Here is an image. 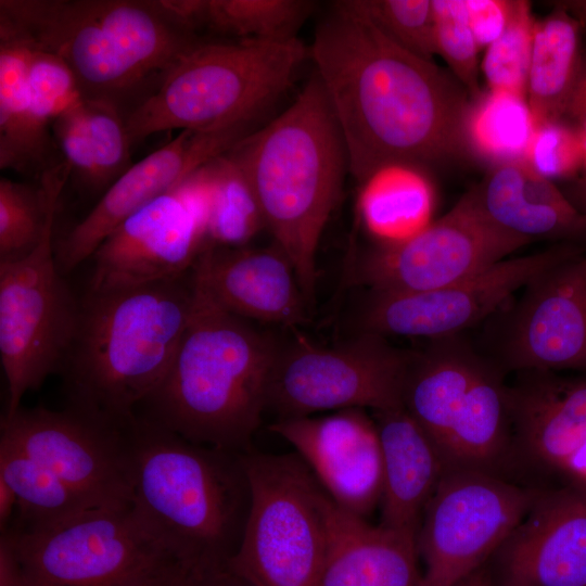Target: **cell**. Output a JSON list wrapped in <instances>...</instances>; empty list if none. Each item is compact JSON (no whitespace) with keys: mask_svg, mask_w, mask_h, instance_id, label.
Listing matches in <instances>:
<instances>
[{"mask_svg":"<svg viewBox=\"0 0 586 586\" xmlns=\"http://www.w3.org/2000/svg\"><path fill=\"white\" fill-rule=\"evenodd\" d=\"M342 133L348 171L361 183L381 167L458 161L469 152V93L433 61L385 36L336 1L309 49Z\"/></svg>","mask_w":586,"mask_h":586,"instance_id":"obj_1","label":"cell"},{"mask_svg":"<svg viewBox=\"0 0 586 586\" xmlns=\"http://www.w3.org/2000/svg\"><path fill=\"white\" fill-rule=\"evenodd\" d=\"M0 40L61 59L82 97L120 110L201 41L160 0H1Z\"/></svg>","mask_w":586,"mask_h":586,"instance_id":"obj_2","label":"cell"},{"mask_svg":"<svg viewBox=\"0 0 586 586\" xmlns=\"http://www.w3.org/2000/svg\"><path fill=\"white\" fill-rule=\"evenodd\" d=\"M194 301L192 270L169 280L87 291L60 370L66 407L128 425L166 375Z\"/></svg>","mask_w":586,"mask_h":586,"instance_id":"obj_3","label":"cell"},{"mask_svg":"<svg viewBox=\"0 0 586 586\" xmlns=\"http://www.w3.org/2000/svg\"><path fill=\"white\" fill-rule=\"evenodd\" d=\"M131 505L169 557L203 575L228 569L251 507L243 454L131 421Z\"/></svg>","mask_w":586,"mask_h":586,"instance_id":"obj_4","label":"cell"},{"mask_svg":"<svg viewBox=\"0 0 586 586\" xmlns=\"http://www.w3.org/2000/svg\"><path fill=\"white\" fill-rule=\"evenodd\" d=\"M194 283L189 324L140 417L192 443L246 453L267 408L279 348Z\"/></svg>","mask_w":586,"mask_h":586,"instance_id":"obj_5","label":"cell"},{"mask_svg":"<svg viewBox=\"0 0 586 586\" xmlns=\"http://www.w3.org/2000/svg\"><path fill=\"white\" fill-rule=\"evenodd\" d=\"M228 154L249 180L265 226L308 301L315 291L319 241L348 170L342 133L317 75L284 112Z\"/></svg>","mask_w":586,"mask_h":586,"instance_id":"obj_6","label":"cell"},{"mask_svg":"<svg viewBox=\"0 0 586 586\" xmlns=\"http://www.w3.org/2000/svg\"><path fill=\"white\" fill-rule=\"evenodd\" d=\"M309 55L290 40L200 41L130 110L131 144L160 131H213L253 122L292 84Z\"/></svg>","mask_w":586,"mask_h":586,"instance_id":"obj_7","label":"cell"},{"mask_svg":"<svg viewBox=\"0 0 586 586\" xmlns=\"http://www.w3.org/2000/svg\"><path fill=\"white\" fill-rule=\"evenodd\" d=\"M403 407L430 436L446 471L504 475L512 462L509 384L459 337L412 354Z\"/></svg>","mask_w":586,"mask_h":586,"instance_id":"obj_8","label":"cell"},{"mask_svg":"<svg viewBox=\"0 0 586 586\" xmlns=\"http://www.w3.org/2000/svg\"><path fill=\"white\" fill-rule=\"evenodd\" d=\"M251 507L228 569L251 586H320L331 498L297 454L249 450Z\"/></svg>","mask_w":586,"mask_h":586,"instance_id":"obj_9","label":"cell"},{"mask_svg":"<svg viewBox=\"0 0 586 586\" xmlns=\"http://www.w3.org/2000/svg\"><path fill=\"white\" fill-rule=\"evenodd\" d=\"M51 222L25 256L0 260V359L8 384L4 416L24 395L60 371L72 346L80 310L60 271Z\"/></svg>","mask_w":586,"mask_h":586,"instance_id":"obj_10","label":"cell"},{"mask_svg":"<svg viewBox=\"0 0 586 586\" xmlns=\"http://www.w3.org/2000/svg\"><path fill=\"white\" fill-rule=\"evenodd\" d=\"M411 357V352L373 333L362 332L334 347L301 340L279 349L267 408L278 419H288L348 408L381 411L403 407Z\"/></svg>","mask_w":586,"mask_h":586,"instance_id":"obj_11","label":"cell"},{"mask_svg":"<svg viewBox=\"0 0 586 586\" xmlns=\"http://www.w3.org/2000/svg\"><path fill=\"white\" fill-rule=\"evenodd\" d=\"M9 533L20 586H115L171 558L132 508H90L59 524ZM173 559V558H171Z\"/></svg>","mask_w":586,"mask_h":586,"instance_id":"obj_12","label":"cell"},{"mask_svg":"<svg viewBox=\"0 0 586 586\" xmlns=\"http://www.w3.org/2000/svg\"><path fill=\"white\" fill-rule=\"evenodd\" d=\"M542 489L481 471H446L417 536L422 586H455L485 565Z\"/></svg>","mask_w":586,"mask_h":586,"instance_id":"obj_13","label":"cell"},{"mask_svg":"<svg viewBox=\"0 0 586 586\" xmlns=\"http://www.w3.org/2000/svg\"><path fill=\"white\" fill-rule=\"evenodd\" d=\"M205 165L116 227L92 254L88 291L169 280L190 272L209 247Z\"/></svg>","mask_w":586,"mask_h":586,"instance_id":"obj_14","label":"cell"},{"mask_svg":"<svg viewBox=\"0 0 586 586\" xmlns=\"http://www.w3.org/2000/svg\"><path fill=\"white\" fill-rule=\"evenodd\" d=\"M130 423L119 426L69 407H21L2 415L0 444L42 464L93 507L125 505L132 494Z\"/></svg>","mask_w":586,"mask_h":586,"instance_id":"obj_15","label":"cell"},{"mask_svg":"<svg viewBox=\"0 0 586 586\" xmlns=\"http://www.w3.org/2000/svg\"><path fill=\"white\" fill-rule=\"evenodd\" d=\"M528 243L493 224L469 190L416 237L367 253L356 279L373 293L435 290L472 277Z\"/></svg>","mask_w":586,"mask_h":586,"instance_id":"obj_16","label":"cell"},{"mask_svg":"<svg viewBox=\"0 0 586 586\" xmlns=\"http://www.w3.org/2000/svg\"><path fill=\"white\" fill-rule=\"evenodd\" d=\"M586 252L577 242H560L544 251L508 257L464 280L416 293H372L362 316V332L382 336H456L493 315L534 278Z\"/></svg>","mask_w":586,"mask_h":586,"instance_id":"obj_17","label":"cell"},{"mask_svg":"<svg viewBox=\"0 0 586 586\" xmlns=\"http://www.w3.org/2000/svg\"><path fill=\"white\" fill-rule=\"evenodd\" d=\"M252 131L253 122L213 131L181 130L165 145L132 164L54 246L62 275H68L90 258L126 218L228 152Z\"/></svg>","mask_w":586,"mask_h":586,"instance_id":"obj_18","label":"cell"},{"mask_svg":"<svg viewBox=\"0 0 586 586\" xmlns=\"http://www.w3.org/2000/svg\"><path fill=\"white\" fill-rule=\"evenodd\" d=\"M522 290L500 344L505 368L586 371V252L544 271Z\"/></svg>","mask_w":586,"mask_h":586,"instance_id":"obj_19","label":"cell"},{"mask_svg":"<svg viewBox=\"0 0 586 586\" xmlns=\"http://www.w3.org/2000/svg\"><path fill=\"white\" fill-rule=\"evenodd\" d=\"M269 430L293 447L341 509L366 519L381 504V446L365 409L277 419Z\"/></svg>","mask_w":586,"mask_h":586,"instance_id":"obj_20","label":"cell"},{"mask_svg":"<svg viewBox=\"0 0 586 586\" xmlns=\"http://www.w3.org/2000/svg\"><path fill=\"white\" fill-rule=\"evenodd\" d=\"M488 562L494 586H586V489H542Z\"/></svg>","mask_w":586,"mask_h":586,"instance_id":"obj_21","label":"cell"},{"mask_svg":"<svg viewBox=\"0 0 586 586\" xmlns=\"http://www.w3.org/2000/svg\"><path fill=\"white\" fill-rule=\"evenodd\" d=\"M196 284L244 319L294 327L306 321V298L294 268L277 246H209L193 269Z\"/></svg>","mask_w":586,"mask_h":586,"instance_id":"obj_22","label":"cell"},{"mask_svg":"<svg viewBox=\"0 0 586 586\" xmlns=\"http://www.w3.org/2000/svg\"><path fill=\"white\" fill-rule=\"evenodd\" d=\"M513 463L565 473L586 442V375L518 372L509 384Z\"/></svg>","mask_w":586,"mask_h":586,"instance_id":"obj_23","label":"cell"},{"mask_svg":"<svg viewBox=\"0 0 586 586\" xmlns=\"http://www.w3.org/2000/svg\"><path fill=\"white\" fill-rule=\"evenodd\" d=\"M383 463L379 525L417 539L444 473L437 447L404 407L373 411Z\"/></svg>","mask_w":586,"mask_h":586,"instance_id":"obj_24","label":"cell"},{"mask_svg":"<svg viewBox=\"0 0 586 586\" xmlns=\"http://www.w3.org/2000/svg\"><path fill=\"white\" fill-rule=\"evenodd\" d=\"M471 191L493 224L530 242L586 233V215L524 158L495 164Z\"/></svg>","mask_w":586,"mask_h":586,"instance_id":"obj_25","label":"cell"},{"mask_svg":"<svg viewBox=\"0 0 586 586\" xmlns=\"http://www.w3.org/2000/svg\"><path fill=\"white\" fill-rule=\"evenodd\" d=\"M320 586H422L417 539L373 526L331 499Z\"/></svg>","mask_w":586,"mask_h":586,"instance_id":"obj_26","label":"cell"},{"mask_svg":"<svg viewBox=\"0 0 586 586\" xmlns=\"http://www.w3.org/2000/svg\"><path fill=\"white\" fill-rule=\"evenodd\" d=\"M125 116L110 102L81 97L53 123L71 174L88 189L105 191L132 165Z\"/></svg>","mask_w":586,"mask_h":586,"instance_id":"obj_27","label":"cell"},{"mask_svg":"<svg viewBox=\"0 0 586 586\" xmlns=\"http://www.w3.org/2000/svg\"><path fill=\"white\" fill-rule=\"evenodd\" d=\"M579 23L561 5L535 22L526 101L536 129L565 118L584 47Z\"/></svg>","mask_w":586,"mask_h":586,"instance_id":"obj_28","label":"cell"},{"mask_svg":"<svg viewBox=\"0 0 586 586\" xmlns=\"http://www.w3.org/2000/svg\"><path fill=\"white\" fill-rule=\"evenodd\" d=\"M357 206L362 225L380 245L398 244L432 222L434 188L418 167L392 164L361 182Z\"/></svg>","mask_w":586,"mask_h":586,"instance_id":"obj_29","label":"cell"},{"mask_svg":"<svg viewBox=\"0 0 586 586\" xmlns=\"http://www.w3.org/2000/svg\"><path fill=\"white\" fill-rule=\"evenodd\" d=\"M28 49L0 40V167L23 171L42 163L48 129L35 118L27 88Z\"/></svg>","mask_w":586,"mask_h":586,"instance_id":"obj_30","label":"cell"},{"mask_svg":"<svg viewBox=\"0 0 586 586\" xmlns=\"http://www.w3.org/2000/svg\"><path fill=\"white\" fill-rule=\"evenodd\" d=\"M0 479L16 495L17 518L11 525L20 531L49 527L94 508L42 464L4 444H0Z\"/></svg>","mask_w":586,"mask_h":586,"instance_id":"obj_31","label":"cell"},{"mask_svg":"<svg viewBox=\"0 0 586 586\" xmlns=\"http://www.w3.org/2000/svg\"><path fill=\"white\" fill-rule=\"evenodd\" d=\"M71 175L64 162L47 169L40 188L7 178L0 180V260L27 255L54 221L58 201Z\"/></svg>","mask_w":586,"mask_h":586,"instance_id":"obj_32","label":"cell"},{"mask_svg":"<svg viewBox=\"0 0 586 586\" xmlns=\"http://www.w3.org/2000/svg\"><path fill=\"white\" fill-rule=\"evenodd\" d=\"M471 105L466 133L468 145L495 164L524 158L536 131L525 97L491 90Z\"/></svg>","mask_w":586,"mask_h":586,"instance_id":"obj_33","label":"cell"},{"mask_svg":"<svg viewBox=\"0 0 586 586\" xmlns=\"http://www.w3.org/2000/svg\"><path fill=\"white\" fill-rule=\"evenodd\" d=\"M205 167L209 189L208 245L244 246L266 227L255 193L228 152Z\"/></svg>","mask_w":586,"mask_h":586,"instance_id":"obj_34","label":"cell"},{"mask_svg":"<svg viewBox=\"0 0 586 586\" xmlns=\"http://www.w3.org/2000/svg\"><path fill=\"white\" fill-rule=\"evenodd\" d=\"M313 7L306 0H205L203 24L240 39L290 40Z\"/></svg>","mask_w":586,"mask_h":586,"instance_id":"obj_35","label":"cell"},{"mask_svg":"<svg viewBox=\"0 0 586 586\" xmlns=\"http://www.w3.org/2000/svg\"><path fill=\"white\" fill-rule=\"evenodd\" d=\"M535 22L530 2L510 1L508 23L501 35L486 48L481 64L491 90L526 98Z\"/></svg>","mask_w":586,"mask_h":586,"instance_id":"obj_36","label":"cell"},{"mask_svg":"<svg viewBox=\"0 0 586 586\" xmlns=\"http://www.w3.org/2000/svg\"><path fill=\"white\" fill-rule=\"evenodd\" d=\"M385 36L428 61L436 54L432 0H347Z\"/></svg>","mask_w":586,"mask_h":586,"instance_id":"obj_37","label":"cell"},{"mask_svg":"<svg viewBox=\"0 0 586 586\" xmlns=\"http://www.w3.org/2000/svg\"><path fill=\"white\" fill-rule=\"evenodd\" d=\"M27 49L26 78L31 111L37 122L48 129L82 94L73 72L61 59Z\"/></svg>","mask_w":586,"mask_h":586,"instance_id":"obj_38","label":"cell"},{"mask_svg":"<svg viewBox=\"0 0 586 586\" xmlns=\"http://www.w3.org/2000/svg\"><path fill=\"white\" fill-rule=\"evenodd\" d=\"M436 54L446 61L456 79L474 100L480 97L477 80L479 44L467 20L462 0H432Z\"/></svg>","mask_w":586,"mask_h":586,"instance_id":"obj_39","label":"cell"},{"mask_svg":"<svg viewBox=\"0 0 586 586\" xmlns=\"http://www.w3.org/2000/svg\"><path fill=\"white\" fill-rule=\"evenodd\" d=\"M524 160L540 175L570 179L582 171V146L576 127L564 119L538 127Z\"/></svg>","mask_w":586,"mask_h":586,"instance_id":"obj_40","label":"cell"},{"mask_svg":"<svg viewBox=\"0 0 586 586\" xmlns=\"http://www.w3.org/2000/svg\"><path fill=\"white\" fill-rule=\"evenodd\" d=\"M472 34L480 49L488 47L504 31L510 0H462Z\"/></svg>","mask_w":586,"mask_h":586,"instance_id":"obj_41","label":"cell"},{"mask_svg":"<svg viewBox=\"0 0 586 586\" xmlns=\"http://www.w3.org/2000/svg\"><path fill=\"white\" fill-rule=\"evenodd\" d=\"M199 577L184 564L166 558L115 586H198Z\"/></svg>","mask_w":586,"mask_h":586,"instance_id":"obj_42","label":"cell"},{"mask_svg":"<svg viewBox=\"0 0 586 586\" xmlns=\"http://www.w3.org/2000/svg\"><path fill=\"white\" fill-rule=\"evenodd\" d=\"M565 117L573 124L586 119V48L583 50L577 78L568 104Z\"/></svg>","mask_w":586,"mask_h":586,"instance_id":"obj_43","label":"cell"},{"mask_svg":"<svg viewBox=\"0 0 586 586\" xmlns=\"http://www.w3.org/2000/svg\"><path fill=\"white\" fill-rule=\"evenodd\" d=\"M17 505V498L12 487L0 479V531L5 532L12 524V515Z\"/></svg>","mask_w":586,"mask_h":586,"instance_id":"obj_44","label":"cell"},{"mask_svg":"<svg viewBox=\"0 0 586 586\" xmlns=\"http://www.w3.org/2000/svg\"><path fill=\"white\" fill-rule=\"evenodd\" d=\"M198 586H251L229 569L200 575Z\"/></svg>","mask_w":586,"mask_h":586,"instance_id":"obj_45","label":"cell"},{"mask_svg":"<svg viewBox=\"0 0 586 586\" xmlns=\"http://www.w3.org/2000/svg\"><path fill=\"white\" fill-rule=\"evenodd\" d=\"M455 586H494L488 562L461 579Z\"/></svg>","mask_w":586,"mask_h":586,"instance_id":"obj_46","label":"cell"},{"mask_svg":"<svg viewBox=\"0 0 586 586\" xmlns=\"http://www.w3.org/2000/svg\"><path fill=\"white\" fill-rule=\"evenodd\" d=\"M565 9L586 29V0L556 1Z\"/></svg>","mask_w":586,"mask_h":586,"instance_id":"obj_47","label":"cell"},{"mask_svg":"<svg viewBox=\"0 0 586 586\" xmlns=\"http://www.w3.org/2000/svg\"><path fill=\"white\" fill-rule=\"evenodd\" d=\"M586 215V176H582L574 186V200L571 201Z\"/></svg>","mask_w":586,"mask_h":586,"instance_id":"obj_48","label":"cell"},{"mask_svg":"<svg viewBox=\"0 0 586 586\" xmlns=\"http://www.w3.org/2000/svg\"><path fill=\"white\" fill-rule=\"evenodd\" d=\"M573 125L576 127L582 146V173L583 176H586V119L574 123Z\"/></svg>","mask_w":586,"mask_h":586,"instance_id":"obj_49","label":"cell"}]
</instances>
